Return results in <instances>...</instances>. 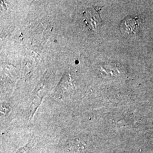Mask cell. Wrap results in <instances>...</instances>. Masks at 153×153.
<instances>
[{"label":"cell","instance_id":"6da1fadb","mask_svg":"<svg viewBox=\"0 0 153 153\" xmlns=\"http://www.w3.org/2000/svg\"><path fill=\"white\" fill-rule=\"evenodd\" d=\"M86 146V145L85 142H82L79 139H74L68 143L67 148L69 152H78L85 150Z\"/></svg>","mask_w":153,"mask_h":153},{"label":"cell","instance_id":"7a4b0ae2","mask_svg":"<svg viewBox=\"0 0 153 153\" xmlns=\"http://www.w3.org/2000/svg\"><path fill=\"white\" fill-rule=\"evenodd\" d=\"M31 148V140L23 147L20 148L16 153H29Z\"/></svg>","mask_w":153,"mask_h":153}]
</instances>
